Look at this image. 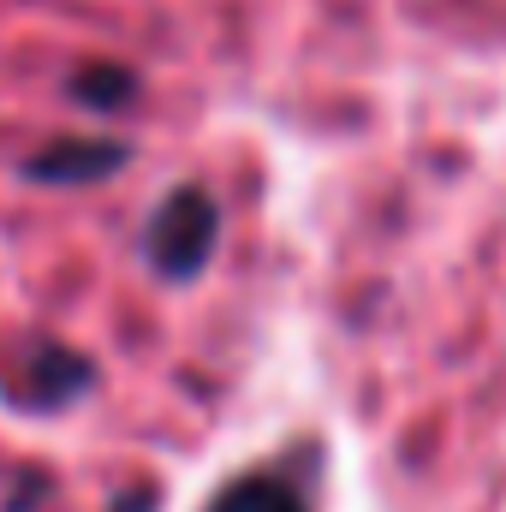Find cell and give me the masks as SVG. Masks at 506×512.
I'll return each mask as SVG.
<instances>
[{"instance_id":"cell-6","label":"cell","mask_w":506,"mask_h":512,"mask_svg":"<svg viewBox=\"0 0 506 512\" xmlns=\"http://www.w3.org/2000/svg\"><path fill=\"white\" fill-rule=\"evenodd\" d=\"M126 512H155V495H149V489H137V501H131Z\"/></svg>"},{"instance_id":"cell-5","label":"cell","mask_w":506,"mask_h":512,"mask_svg":"<svg viewBox=\"0 0 506 512\" xmlns=\"http://www.w3.org/2000/svg\"><path fill=\"white\" fill-rule=\"evenodd\" d=\"M203 512H310V507H304V495H298L286 477L251 471V477H233Z\"/></svg>"},{"instance_id":"cell-3","label":"cell","mask_w":506,"mask_h":512,"mask_svg":"<svg viewBox=\"0 0 506 512\" xmlns=\"http://www.w3.org/2000/svg\"><path fill=\"white\" fill-rule=\"evenodd\" d=\"M131 143L126 137H84V131H66V137H48L42 149H30L18 161V173L30 185H54V191H72V185H102L114 173H126Z\"/></svg>"},{"instance_id":"cell-4","label":"cell","mask_w":506,"mask_h":512,"mask_svg":"<svg viewBox=\"0 0 506 512\" xmlns=\"http://www.w3.org/2000/svg\"><path fill=\"white\" fill-rule=\"evenodd\" d=\"M137 72L120 66V60H90V66H78L72 78H66V96L84 108V114H120L137 102Z\"/></svg>"},{"instance_id":"cell-1","label":"cell","mask_w":506,"mask_h":512,"mask_svg":"<svg viewBox=\"0 0 506 512\" xmlns=\"http://www.w3.org/2000/svg\"><path fill=\"white\" fill-rule=\"evenodd\" d=\"M215 245H221V203L209 185H173L143 227V262L173 286L197 280Z\"/></svg>"},{"instance_id":"cell-2","label":"cell","mask_w":506,"mask_h":512,"mask_svg":"<svg viewBox=\"0 0 506 512\" xmlns=\"http://www.w3.org/2000/svg\"><path fill=\"white\" fill-rule=\"evenodd\" d=\"M90 387H96V358L48 334H30L24 346H12V376H0V393L36 417L78 405Z\"/></svg>"}]
</instances>
